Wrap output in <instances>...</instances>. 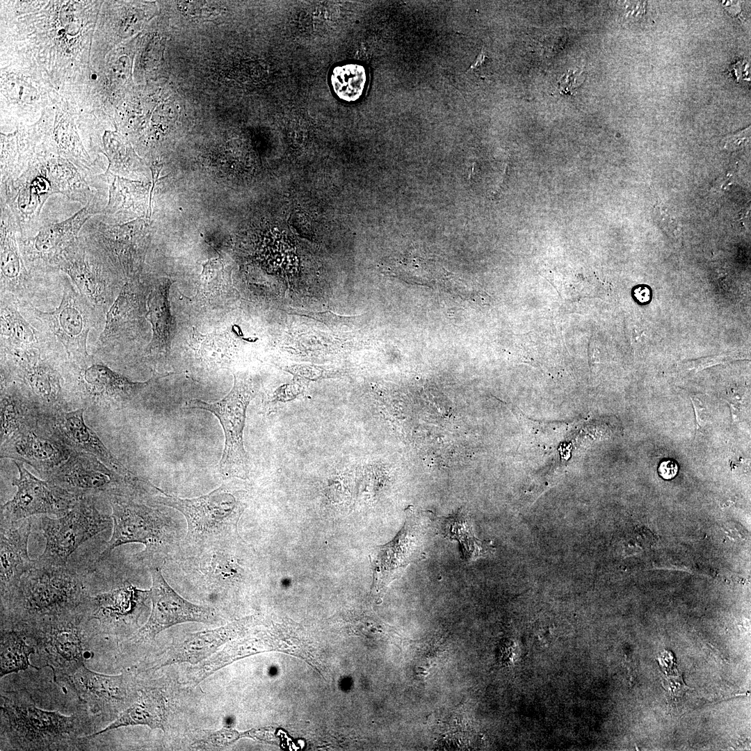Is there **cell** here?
<instances>
[{
	"label": "cell",
	"mask_w": 751,
	"mask_h": 751,
	"mask_svg": "<svg viewBox=\"0 0 751 751\" xmlns=\"http://www.w3.org/2000/svg\"><path fill=\"white\" fill-rule=\"evenodd\" d=\"M95 501L80 498L64 515L40 518L39 528L46 543L43 553L34 560L35 565H67L70 556L83 543L108 528L112 517L101 512Z\"/></svg>",
	"instance_id": "10"
},
{
	"label": "cell",
	"mask_w": 751,
	"mask_h": 751,
	"mask_svg": "<svg viewBox=\"0 0 751 751\" xmlns=\"http://www.w3.org/2000/svg\"><path fill=\"white\" fill-rule=\"evenodd\" d=\"M31 531L29 518L13 524L1 525V600L18 587L22 578L34 566L28 552Z\"/></svg>",
	"instance_id": "25"
},
{
	"label": "cell",
	"mask_w": 751,
	"mask_h": 751,
	"mask_svg": "<svg viewBox=\"0 0 751 751\" xmlns=\"http://www.w3.org/2000/svg\"><path fill=\"white\" fill-rule=\"evenodd\" d=\"M227 289L222 263L218 259L207 262L199 277L197 297L202 300H214L225 294Z\"/></svg>",
	"instance_id": "36"
},
{
	"label": "cell",
	"mask_w": 751,
	"mask_h": 751,
	"mask_svg": "<svg viewBox=\"0 0 751 751\" xmlns=\"http://www.w3.org/2000/svg\"><path fill=\"white\" fill-rule=\"evenodd\" d=\"M19 476L12 484L17 487L14 497L1 506V525L13 524L35 515L66 514L79 499L65 490L31 474L23 462L14 461Z\"/></svg>",
	"instance_id": "17"
},
{
	"label": "cell",
	"mask_w": 751,
	"mask_h": 751,
	"mask_svg": "<svg viewBox=\"0 0 751 751\" xmlns=\"http://www.w3.org/2000/svg\"><path fill=\"white\" fill-rule=\"evenodd\" d=\"M100 313L106 312L116 298L123 278L112 266L79 236L63 253L57 266Z\"/></svg>",
	"instance_id": "13"
},
{
	"label": "cell",
	"mask_w": 751,
	"mask_h": 751,
	"mask_svg": "<svg viewBox=\"0 0 751 751\" xmlns=\"http://www.w3.org/2000/svg\"><path fill=\"white\" fill-rule=\"evenodd\" d=\"M104 209L99 198H96L65 220L39 227L35 235L18 236L20 252L31 274L36 277L58 272L64 252L78 239L91 216L102 214Z\"/></svg>",
	"instance_id": "14"
},
{
	"label": "cell",
	"mask_w": 751,
	"mask_h": 751,
	"mask_svg": "<svg viewBox=\"0 0 751 751\" xmlns=\"http://www.w3.org/2000/svg\"><path fill=\"white\" fill-rule=\"evenodd\" d=\"M0 305L1 350L58 348V344L48 333L26 319L14 298L1 295Z\"/></svg>",
	"instance_id": "28"
},
{
	"label": "cell",
	"mask_w": 751,
	"mask_h": 751,
	"mask_svg": "<svg viewBox=\"0 0 751 751\" xmlns=\"http://www.w3.org/2000/svg\"><path fill=\"white\" fill-rule=\"evenodd\" d=\"M90 594L83 575L65 566L35 565L1 600V627L34 624L81 611Z\"/></svg>",
	"instance_id": "2"
},
{
	"label": "cell",
	"mask_w": 751,
	"mask_h": 751,
	"mask_svg": "<svg viewBox=\"0 0 751 751\" xmlns=\"http://www.w3.org/2000/svg\"><path fill=\"white\" fill-rule=\"evenodd\" d=\"M46 165L54 193L63 194L83 207L99 197V193L92 191L88 181L69 160L49 154L46 157Z\"/></svg>",
	"instance_id": "32"
},
{
	"label": "cell",
	"mask_w": 751,
	"mask_h": 751,
	"mask_svg": "<svg viewBox=\"0 0 751 751\" xmlns=\"http://www.w3.org/2000/svg\"><path fill=\"white\" fill-rule=\"evenodd\" d=\"M302 394L300 386L296 385H287L279 387L275 390L266 402L268 408H272L277 404L284 403L298 398Z\"/></svg>",
	"instance_id": "37"
},
{
	"label": "cell",
	"mask_w": 751,
	"mask_h": 751,
	"mask_svg": "<svg viewBox=\"0 0 751 751\" xmlns=\"http://www.w3.org/2000/svg\"><path fill=\"white\" fill-rule=\"evenodd\" d=\"M289 371L298 376L309 380H317L321 378L330 377L336 373L334 371H328L323 368L308 365L293 366L289 369Z\"/></svg>",
	"instance_id": "38"
},
{
	"label": "cell",
	"mask_w": 751,
	"mask_h": 751,
	"mask_svg": "<svg viewBox=\"0 0 751 751\" xmlns=\"http://www.w3.org/2000/svg\"><path fill=\"white\" fill-rule=\"evenodd\" d=\"M49 154H37L17 179L0 184V201L11 210L20 237L33 236V231H38L42 209L49 197L54 194L46 165Z\"/></svg>",
	"instance_id": "18"
},
{
	"label": "cell",
	"mask_w": 751,
	"mask_h": 751,
	"mask_svg": "<svg viewBox=\"0 0 751 751\" xmlns=\"http://www.w3.org/2000/svg\"><path fill=\"white\" fill-rule=\"evenodd\" d=\"M234 540L188 558L199 581L215 588L226 589L243 581L244 570L234 553Z\"/></svg>",
	"instance_id": "29"
},
{
	"label": "cell",
	"mask_w": 751,
	"mask_h": 751,
	"mask_svg": "<svg viewBox=\"0 0 751 751\" xmlns=\"http://www.w3.org/2000/svg\"><path fill=\"white\" fill-rule=\"evenodd\" d=\"M62 681L68 683L91 713L109 724L137 700L140 689L129 673L101 674L85 664Z\"/></svg>",
	"instance_id": "16"
},
{
	"label": "cell",
	"mask_w": 751,
	"mask_h": 751,
	"mask_svg": "<svg viewBox=\"0 0 751 751\" xmlns=\"http://www.w3.org/2000/svg\"><path fill=\"white\" fill-rule=\"evenodd\" d=\"M245 492L225 483L210 493L182 499L163 492L152 501L180 512L187 522L181 544L186 558L210 548L237 540V526L246 507Z\"/></svg>",
	"instance_id": "3"
},
{
	"label": "cell",
	"mask_w": 751,
	"mask_h": 751,
	"mask_svg": "<svg viewBox=\"0 0 751 751\" xmlns=\"http://www.w3.org/2000/svg\"><path fill=\"white\" fill-rule=\"evenodd\" d=\"M0 203L1 295L14 298L20 305H31L35 277L27 269L20 252L16 220L8 206Z\"/></svg>",
	"instance_id": "22"
},
{
	"label": "cell",
	"mask_w": 751,
	"mask_h": 751,
	"mask_svg": "<svg viewBox=\"0 0 751 751\" xmlns=\"http://www.w3.org/2000/svg\"><path fill=\"white\" fill-rule=\"evenodd\" d=\"M732 68L734 70L735 76L738 81H739L740 79L750 80V79L748 78V75L750 74V70H748L749 68V65L745 60L738 61V63H735V65H734Z\"/></svg>",
	"instance_id": "41"
},
{
	"label": "cell",
	"mask_w": 751,
	"mask_h": 751,
	"mask_svg": "<svg viewBox=\"0 0 751 751\" xmlns=\"http://www.w3.org/2000/svg\"><path fill=\"white\" fill-rule=\"evenodd\" d=\"M168 705L163 693L157 688H140L137 700L115 720L88 738L121 727L146 725L151 729H165Z\"/></svg>",
	"instance_id": "31"
},
{
	"label": "cell",
	"mask_w": 751,
	"mask_h": 751,
	"mask_svg": "<svg viewBox=\"0 0 751 751\" xmlns=\"http://www.w3.org/2000/svg\"><path fill=\"white\" fill-rule=\"evenodd\" d=\"M77 499L129 498L151 501L162 490L131 471L109 467L91 454L73 451L47 478Z\"/></svg>",
	"instance_id": "6"
},
{
	"label": "cell",
	"mask_w": 751,
	"mask_h": 751,
	"mask_svg": "<svg viewBox=\"0 0 751 751\" xmlns=\"http://www.w3.org/2000/svg\"><path fill=\"white\" fill-rule=\"evenodd\" d=\"M427 527V523L414 512H407L405 522L396 537L387 544L373 550L370 559L373 585L377 590L385 588L410 565L423 558Z\"/></svg>",
	"instance_id": "20"
},
{
	"label": "cell",
	"mask_w": 751,
	"mask_h": 751,
	"mask_svg": "<svg viewBox=\"0 0 751 751\" xmlns=\"http://www.w3.org/2000/svg\"><path fill=\"white\" fill-rule=\"evenodd\" d=\"M0 398L1 443L49 414L18 381L1 372Z\"/></svg>",
	"instance_id": "26"
},
{
	"label": "cell",
	"mask_w": 751,
	"mask_h": 751,
	"mask_svg": "<svg viewBox=\"0 0 751 751\" xmlns=\"http://www.w3.org/2000/svg\"><path fill=\"white\" fill-rule=\"evenodd\" d=\"M330 81L335 94L346 102H355L362 95L366 74L363 66L346 64L334 68Z\"/></svg>",
	"instance_id": "35"
},
{
	"label": "cell",
	"mask_w": 751,
	"mask_h": 751,
	"mask_svg": "<svg viewBox=\"0 0 751 751\" xmlns=\"http://www.w3.org/2000/svg\"><path fill=\"white\" fill-rule=\"evenodd\" d=\"M234 377L232 389L221 400L207 403L191 399L186 402V407L209 411L219 419L225 439L219 471L226 478H244L248 472V460L243 435L246 410L257 391V385L248 376L234 373Z\"/></svg>",
	"instance_id": "11"
},
{
	"label": "cell",
	"mask_w": 751,
	"mask_h": 751,
	"mask_svg": "<svg viewBox=\"0 0 751 751\" xmlns=\"http://www.w3.org/2000/svg\"><path fill=\"white\" fill-rule=\"evenodd\" d=\"M99 176L107 184L108 189V202L102 213V221L121 224L122 214L138 207V199L143 200V192L148 191V188L141 181L120 177L106 170Z\"/></svg>",
	"instance_id": "33"
},
{
	"label": "cell",
	"mask_w": 751,
	"mask_h": 751,
	"mask_svg": "<svg viewBox=\"0 0 751 751\" xmlns=\"http://www.w3.org/2000/svg\"><path fill=\"white\" fill-rule=\"evenodd\" d=\"M181 8L182 11L186 13L188 15L193 17H209L211 15H216L215 7H211L209 5L203 3V2H182Z\"/></svg>",
	"instance_id": "39"
},
{
	"label": "cell",
	"mask_w": 751,
	"mask_h": 751,
	"mask_svg": "<svg viewBox=\"0 0 751 751\" xmlns=\"http://www.w3.org/2000/svg\"><path fill=\"white\" fill-rule=\"evenodd\" d=\"M149 590H139L129 582L109 591L90 595L83 606L89 620L98 622L100 635L118 638L138 620Z\"/></svg>",
	"instance_id": "21"
},
{
	"label": "cell",
	"mask_w": 751,
	"mask_h": 751,
	"mask_svg": "<svg viewBox=\"0 0 751 751\" xmlns=\"http://www.w3.org/2000/svg\"><path fill=\"white\" fill-rule=\"evenodd\" d=\"M62 283V299L54 311L43 312L32 305L19 306L63 347L67 360L79 361L90 355L86 346L89 332L98 327L106 316L80 293L66 275Z\"/></svg>",
	"instance_id": "8"
},
{
	"label": "cell",
	"mask_w": 751,
	"mask_h": 751,
	"mask_svg": "<svg viewBox=\"0 0 751 751\" xmlns=\"http://www.w3.org/2000/svg\"><path fill=\"white\" fill-rule=\"evenodd\" d=\"M678 465L672 460H665L661 462L659 466V475L665 480L673 478L678 472Z\"/></svg>",
	"instance_id": "40"
},
{
	"label": "cell",
	"mask_w": 751,
	"mask_h": 751,
	"mask_svg": "<svg viewBox=\"0 0 751 751\" xmlns=\"http://www.w3.org/2000/svg\"><path fill=\"white\" fill-rule=\"evenodd\" d=\"M0 676L25 670L29 667L30 656L36 652L34 646L28 645L25 638L13 629H1Z\"/></svg>",
	"instance_id": "34"
},
{
	"label": "cell",
	"mask_w": 751,
	"mask_h": 751,
	"mask_svg": "<svg viewBox=\"0 0 751 751\" xmlns=\"http://www.w3.org/2000/svg\"><path fill=\"white\" fill-rule=\"evenodd\" d=\"M113 533L98 561L108 556L116 547L140 543L145 549L136 559L150 567H161L168 559L181 552V526L168 514L154 506L152 501L129 498L110 499Z\"/></svg>",
	"instance_id": "4"
},
{
	"label": "cell",
	"mask_w": 751,
	"mask_h": 751,
	"mask_svg": "<svg viewBox=\"0 0 751 751\" xmlns=\"http://www.w3.org/2000/svg\"><path fill=\"white\" fill-rule=\"evenodd\" d=\"M90 622L81 608L55 620L16 624L7 629H15L33 641L41 659L52 670L56 679L62 681L85 664L86 641L100 635L97 628L90 625Z\"/></svg>",
	"instance_id": "7"
},
{
	"label": "cell",
	"mask_w": 751,
	"mask_h": 751,
	"mask_svg": "<svg viewBox=\"0 0 751 751\" xmlns=\"http://www.w3.org/2000/svg\"><path fill=\"white\" fill-rule=\"evenodd\" d=\"M150 286L138 280H127L105 316L98 348H108L138 334L147 320V299Z\"/></svg>",
	"instance_id": "23"
},
{
	"label": "cell",
	"mask_w": 751,
	"mask_h": 751,
	"mask_svg": "<svg viewBox=\"0 0 751 751\" xmlns=\"http://www.w3.org/2000/svg\"><path fill=\"white\" fill-rule=\"evenodd\" d=\"M83 408L64 410L50 414L51 423L65 444L72 451L85 452L119 471H128L106 448L103 442L85 423Z\"/></svg>",
	"instance_id": "27"
},
{
	"label": "cell",
	"mask_w": 751,
	"mask_h": 751,
	"mask_svg": "<svg viewBox=\"0 0 751 751\" xmlns=\"http://www.w3.org/2000/svg\"><path fill=\"white\" fill-rule=\"evenodd\" d=\"M171 284V280L164 279L150 286L146 318L151 325L152 335L145 355L151 360L166 356L170 351L173 325L169 301Z\"/></svg>",
	"instance_id": "30"
},
{
	"label": "cell",
	"mask_w": 751,
	"mask_h": 751,
	"mask_svg": "<svg viewBox=\"0 0 751 751\" xmlns=\"http://www.w3.org/2000/svg\"><path fill=\"white\" fill-rule=\"evenodd\" d=\"M98 718L88 710L65 716L40 709L26 692L1 695V736L15 750H83Z\"/></svg>",
	"instance_id": "1"
},
{
	"label": "cell",
	"mask_w": 751,
	"mask_h": 751,
	"mask_svg": "<svg viewBox=\"0 0 751 751\" xmlns=\"http://www.w3.org/2000/svg\"><path fill=\"white\" fill-rule=\"evenodd\" d=\"M63 357L58 350H1V372L18 381L50 414L67 410Z\"/></svg>",
	"instance_id": "9"
},
{
	"label": "cell",
	"mask_w": 751,
	"mask_h": 751,
	"mask_svg": "<svg viewBox=\"0 0 751 751\" xmlns=\"http://www.w3.org/2000/svg\"><path fill=\"white\" fill-rule=\"evenodd\" d=\"M149 569L152 576V587L149 590L151 613L147 622L126 643L137 644L152 641L162 631L184 622L213 624L218 621L214 608L193 604L179 595L165 580L161 567Z\"/></svg>",
	"instance_id": "15"
},
{
	"label": "cell",
	"mask_w": 751,
	"mask_h": 751,
	"mask_svg": "<svg viewBox=\"0 0 751 751\" xmlns=\"http://www.w3.org/2000/svg\"><path fill=\"white\" fill-rule=\"evenodd\" d=\"M253 620H235L210 630L187 633L177 640L151 669L175 663L196 664L211 656L221 646L242 635Z\"/></svg>",
	"instance_id": "24"
},
{
	"label": "cell",
	"mask_w": 751,
	"mask_h": 751,
	"mask_svg": "<svg viewBox=\"0 0 751 751\" xmlns=\"http://www.w3.org/2000/svg\"><path fill=\"white\" fill-rule=\"evenodd\" d=\"M72 452L53 426L50 414L1 443V458L26 463L45 478Z\"/></svg>",
	"instance_id": "19"
},
{
	"label": "cell",
	"mask_w": 751,
	"mask_h": 751,
	"mask_svg": "<svg viewBox=\"0 0 751 751\" xmlns=\"http://www.w3.org/2000/svg\"><path fill=\"white\" fill-rule=\"evenodd\" d=\"M151 220L140 217L121 224L89 220L79 236L122 277L134 280L140 270Z\"/></svg>",
	"instance_id": "12"
},
{
	"label": "cell",
	"mask_w": 751,
	"mask_h": 751,
	"mask_svg": "<svg viewBox=\"0 0 751 751\" xmlns=\"http://www.w3.org/2000/svg\"><path fill=\"white\" fill-rule=\"evenodd\" d=\"M63 374L70 404L85 410L109 412L131 405L158 379L172 373L154 374L148 380L135 382L90 355L79 361L65 360Z\"/></svg>",
	"instance_id": "5"
}]
</instances>
